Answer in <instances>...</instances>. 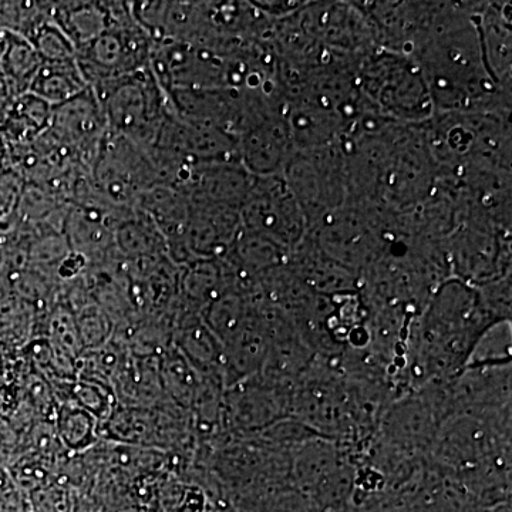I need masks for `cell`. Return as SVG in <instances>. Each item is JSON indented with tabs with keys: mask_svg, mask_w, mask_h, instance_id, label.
Here are the masks:
<instances>
[{
	"mask_svg": "<svg viewBox=\"0 0 512 512\" xmlns=\"http://www.w3.org/2000/svg\"><path fill=\"white\" fill-rule=\"evenodd\" d=\"M53 424L57 439L70 456H82L100 443L99 421L74 403L57 404Z\"/></svg>",
	"mask_w": 512,
	"mask_h": 512,
	"instance_id": "obj_9",
	"label": "cell"
},
{
	"mask_svg": "<svg viewBox=\"0 0 512 512\" xmlns=\"http://www.w3.org/2000/svg\"><path fill=\"white\" fill-rule=\"evenodd\" d=\"M13 353H18V352H13V350H9L8 348H5V346H3L2 343H0V367L3 366V363H5L6 360L9 359V356H12Z\"/></svg>",
	"mask_w": 512,
	"mask_h": 512,
	"instance_id": "obj_16",
	"label": "cell"
},
{
	"mask_svg": "<svg viewBox=\"0 0 512 512\" xmlns=\"http://www.w3.org/2000/svg\"><path fill=\"white\" fill-rule=\"evenodd\" d=\"M359 90L369 94L386 113L396 119L416 121L429 117L433 101L420 67L410 57L380 55L367 64Z\"/></svg>",
	"mask_w": 512,
	"mask_h": 512,
	"instance_id": "obj_4",
	"label": "cell"
},
{
	"mask_svg": "<svg viewBox=\"0 0 512 512\" xmlns=\"http://www.w3.org/2000/svg\"><path fill=\"white\" fill-rule=\"evenodd\" d=\"M89 89L77 57L66 62H42L29 92L57 107Z\"/></svg>",
	"mask_w": 512,
	"mask_h": 512,
	"instance_id": "obj_8",
	"label": "cell"
},
{
	"mask_svg": "<svg viewBox=\"0 0 512 512\" xmlns=\"http://www.w3.org/2000/svg\"><path fill=\"white\" fill-rule=\"evenodd\" d=\"M42 59L25 37L6 32V46L0 57V70L8 84L10 97L28 93Z\"/></svg>",
	"mask_w": 512,
	"mask_h": 512,
	"instance_id": "obj_11",
	"label": "cell"
},
{
	"mask_svg": "<svg viewBox=\"0 0 512 512\" xmlns=\"http://www.w3.org/2000/svg\"><path fill=\"white\" fill-rule=\"evenodd\" d=\"M110 26L80 47L77 63L90 89L150 67L153 40L133 18L127 2H109Z\"/></svg>",
	"mask_w": 512,
	"mask_h": 512,
	"instance_id": "obj_2",
	"label": "cell"
},
{
	"mask_svg": "<svg viewBox=\"0 0 512 512\" xmlns=\"http://www.w3.org/2000/svg\"><path fill=\"white\" fill-rule=\"evenodd\" d=\"M29 42L35 46L42 62H66V60L76 59V49H74L73 43L56 25L52 16L42 28L37 30Z\"/></svg>",
	"mask_w": 512,
	"mask_h": 512,
	"instance_id": "obj_14",
	"label": "cell"
},
{
	"mask_svg": "<svg viewBox=\"0 0 512 512\" xmlns=\"http://www.w3.org/2000/svg\"><path fill=\"white\" fill-rule=\"evenodd\" d=\"M52 106L32 93L12 97L0 123V140L8 148L28 146L49 128Z\"/></svg>",
	"mask_w": 512,
	"mask_h": 512,
	"instance_id": "obj_6",
	"label": "cell"
},
{
	"mask_svg": "<svg viewBox=\"0 0 512 512\" xmlns=\"http://www.w3.org/2000/svg\"><path fill=\"white\" fill-rule=\"evenodd\" d=\"M50 12L76 52L110 26L109 2L52 3Z\"/></svg>",
	"mask_w": 512,
	"mask_h": 512,
	"instance_id": "obj_7",
	"label": "cell"
},
{
	"mask_svg": "<svg viewBox=\"0 0 512 512\" xmlns=\"http://www.w3.org/2000/svg\"><path fill=\"white\" fill-rule=\"evenodd\" d=\"M3 30V23H2V2H0V32Z\"/></svg>",
	"mask_w": 512,
	"mask_h": 512,
	"instance_id": "obj_17",
	"label": "cell"
},
{
	"mask_svg": "<svg viewBox=\"0 0 512 512\" xmlns=\"http://www.w3.org/2000/svg\"><path fill=\"white\" fill-rule=\"evenodd\" d=\"M29 505L33 512H73L72 491L59 481L43 485L29 493Z\"/></svg>",
	"mask_w": 512,
	"mask_h": 512,
	"instance_id": "obj_15",
	"label": "cell"
},
{
	"mask_svg": "<svg viewBox=\"0 0 512 512\" xmlns=\"http://www.w3.org/2000/svg\"><path fill=\"white\" fill-rule=\"evenodd\" d=\"M158 373L168 402L180 409L194 406L200 396V373L173 345L158 357Z\"/></svg>",
	"mask_w": 512,
	"mask_h": 512,
	"instance_id": "obj_10",
	"label": "cell"
},
{
	"mask_svg": "<svg viewBox=\"0 0 512 512\" xmlns=\"http://www.w3.org/2000/svg\"><path fill=\"white\" fill-rule=\"evenodd\" d=\"M46 131L74 163L89 173L110 134L103 109L90 87L53 107Z\"/></svg>",
	"mask_w": 512,
	"mask_h": 512,
	"instance_id": "obj_5",
	"label": "cell"
},
{
	"mask_svg": "<svg viewBox=\"0 0 512 512\" xmlns=\"http://www.w3.org/2000/svg\"><path fill=\"white\" fill-rule=\"evenodd\" d=\"M109 131L143 148L156 147L165 121L174 116L170 96L150 67L92 89Z\"/></svg>",
	"mask_w": 512,
	"mask_h": 512,
	"instance_id": "obj_1",
	"label": "cell"
},
{
	"mask_svg": "<svg viewBox=\"0 0 512 512\" xmlns=\"http://www.w3.org/2000/svg\"><path fill=\"white\" fill-rule=\"evenodd\" d=\"M90 178L107 204L116 208L136 207L138 198L158 183L151 148L109 134L94 163Z\"/></svg>",
	"mask_w": 512,
	"mask_h": 512,
	"instance_id": "obj_3",
	"label": "cell"
},
{
	"mask_svg": "<svg viewBox=\"0 0 512 512\" xmlns=\"http://www.w3.org/2000/svg\"><path fill=\"white\" fill-rule=\"evenodd\" d=\"M73 312L84 353L99 349L113 339L114 323L94 299L77 306Z\"/></svg>",
	"mask_w": 512,
	"mask_h": 512,
	"instance_id": "obj_13",
	"label": "cell"
},
{
	"mask_svg": "<svg viewBox=\"0 0 512 512\" xmlns=\"http://www.w3.org/2000/svg\"><path fill=\"white\" fill-rule=\"evenodd\" d=\"M70 402L82 407L92 414L99 424L109 419L116 409L117 396L110 384L92 379V377L79 376L67 389L63 402Z\"/></svg>",
	"mask_w": 512,
	"mask_h": 512,
	"instance_id": "obj_12",
	"label": "cell"
}]
</instances>
